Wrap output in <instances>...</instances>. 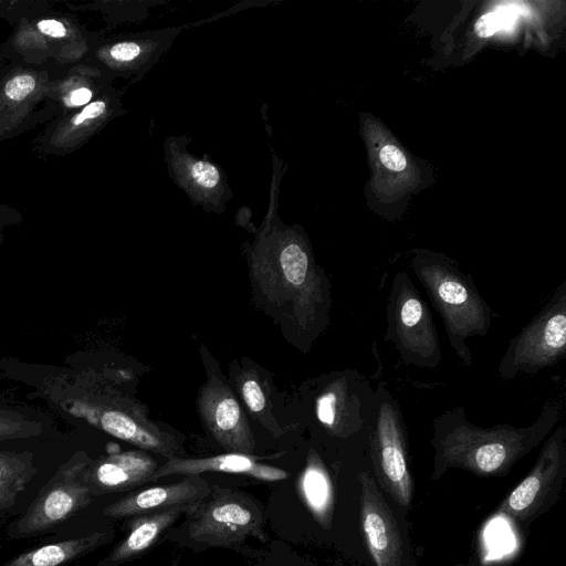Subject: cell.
I'll list each match as a JSON object with an SVG mask.
<instances>
[{"label":"cell","instance_id":"cell-21","mask_svg":"<svg viewBox=\"0 0 566 566\" xmlns=\"http://www.w3.org/2000/svg\"><path fill=\"white\" fill-rule=\"evenodd\" d=\"M238 389L249 411L256 416L260 421L261 419L266 420L268 417L265 415V395L258 380V376L253 370H249L239 376Z\"/></svg>","mask_w":566,"mask_h":566},{"label":"cell","instance_id":"cell-30","mask_svg":"<svg viewBox=\"0 0 566 566\" xmlns=\"http://www.w3.org/2000/svg\"><path fill=\"white\" fill-rule=\"evenodd\" d=\"M92 97V91L88 87L82 86L71 91L64 97V103L69 107H81L90 104Z\"/></svg>","mask_w":566,"mask_h":566},{"label":"cell","instance_id":"cell-24","mask_svg":"<svg viewBox=\"0 0 566 566\" xmlns=\"http://www.w3.org/2000/svg\"><path fill=\"white\" fill-rule=\"evenodd\" d=\"M260 557L251 566H300L297 563V556L292 557L291 547L283 545L282 543H273L270 551L260 555Z\"/></svg>","mask_w":566,"mask_h":566},{"label":"cell","instance_id":"cell-17","mask_svg":"<svg viewBox=\"0 0 566 566\" xmlns=\"http://www.w3.org/2000/svg\"><path fill=\"white\" fill-rule=\"evenodd\" d=\"M113 535L112 530L52 543L22 553L2 566H59L76 559L106 544Z\"/></svg>","mask_w":566,"mask_h":566},{"label":"cell","instance_id":"cell-1","mask_svg":"<svg viewBox=\"0 0 566 566\" xmlns=\"http://www.w3.org/2000/svg\"><path fill=\"white\" fill-rule=\"evenodd\" d=\"M563 406L562 398L545 400L535 421L522 428L507 423L482 428L470 421L461 406L446 410L432 420V478L448 469L480 476L506 475L549 436L560 420Z\"/></svg>","mask_w":566,"mask_h":566},{"label":"cell","instance_id":"cell-12","mask_svg":"<svg viewBox=\"0 0 566 566\" xmlns=\"http://www.w3.org/2000/svg\"><path fill=\"white\" fill-rule=\"evenodd\" d=\"M360 485V525L375 566H401L403 546L397 521L367 471L357 474Z\"/></svg>","mask_w":566,"mask_h":566},{"label":"cell","instance_id":"cell-3","mask_svg":"<svg viewBox=\"0 0 566 566\" xmlns=\"http://www.w3.org/2000/svg\"><path fill=\"white\" fill-rule=\"evenodd\" d=\"M418 281L424 287L444 325L451 349L465 367L473 364L467 342L485 336L494 313L478 291L471 274L443 255L419 253L411 261Z\"/></svg>","mask_w":566,"mask_h":566},{"label":"cell","instance_id":"cell-28","mask_svg":"<svg viewBox=\"0 0 566 566\" xmlns=\"http://www.w3.org/2000/svg\"><path fill=\"white\" fill-rule=\"evenodd\" d=\"M142 52V48L135 42H120L109 49V56L116 62H132Z\"/></svg>","mask_w":566,"mask_h":566},{"label":"cell","instance_id":"cell-23","mask_svg":"<svg viewBox=\"0 0 566 566\" xmlns=\"http://www.w3.org/2000/svg\"><path fill=\"white\" fill-rule=\"evenodd\" d=\"M188 175L196 186L205 190L214 189L220 184L219 170L206 160H190Z\"/></svg>","mask_w":566,"mask_h":566},{"label":"cell","instance_id":"cell-8","mask_svg":"<svg viewBox=\"0 0 566 566\" xmlns=\"http://www.w3.org/2000/svg\"><path fill=\"white\" fill-rule=\"evenodd\" d=\"M368 457L382 489L400 505H409L413 481L409 468L408 431L398 401L385 384L375 388V415Z\"/></svg>","mask_w":566,"mask_h":566},{"label":"cell","instance_id":"cell-26","mask_svg":"<svg viewBox=\"0 0 566 566\" xmlns=\"http://www.w3.org/2000/svg\"><path fill=\"white\" fill-rule=\"evenodd\" d=\"M107 105L104 101H95L75 114L69 122L71 128H82L99 119L106 112Z\"/></svg>","mask_w":566,"mask_h":566},{"label":"cell","instance_id":"cell-4","mask_svg":"<svg viewBox=\"0 0 566 566\" xmlns=\"http://www.w3.org/2000/svg\"><path fill=\"white\" fill-rule=\"evenodd\" d=\"M167 538L197 552L206 548L237 549L250 537L264 541L262 505L241 491L211 486L210 493L185 515Z\"/></svg>","mask_w":566,"mask_h":566},{"label":"cell","instance_id":"cell-18","mask_svg":"<svg viewBox=\"0 0 566 566\" xmlns=\"http://www.w3.org/2000/svg\"><path fill=\"white\" fill-rule=\"evenodd\" d=\"M300 493L314 518L325 528L333 514V490L329 474L315 450H310L306 465L298 479Z\"/></svg>","mask_w":566,"mask_h":566},{"label":"cell","instance_id":"cell-27","mask_svg":"<svg viewBox=\"0 0 566 566\" xmlns=\"http://www.w3.org/2000/svg\"><path fill=\"white\" fill-rule=\"evenodd\" d=\"M380 163L392 171H402L407 166V158L395 145L387 144L379 150Z\"/></svg>","mask_w":566,"mask_h":566},{"label":"cell","instance_id":"cell-2","mask_svg":"<svg viewBox=\"0 0 566 566\" xmlns=\"http://www.w3.org/2000/svg\"><path fill=\"white\" fill-rule=\"evenodd\" d=\"M40 396L72 417L142 450L166 459L182 458L185 453L180 441L150 422L140 406L118 391L105 374L83 370L49 377Z\"/></svg>","mask_w":566,"mask_h":566},{"label":"cell","instance_id":"cell-15","mask_svg":"<svg viewBox=\"0 0 566 566\" xmlns=\"http://www.w3.org/2000/svg\"><path fill=\"white\" fill-rule=\"evenodd\" d=\"M205 472H222L254 478L265 482H276L290 476L286 471L262 463L253 454L228 452L208 458H171L159 465L150 481L169 475H193Z\"/></svg>","mask_w":566,"mask_h":566},{"label":"cell","instance_id":"cell-25","mask_svg":"<svg viewBox=\"0 0 566 566\" xmlns=\"http://www.w3.org/2000/svg\"><path fill=\"white\" fill-rule=\"evenodd\" d=\"M35 78L30 74H19L10 78L6 86V96L11 101H21L35 90Z\"/></svg>","mask_w":566,"mask_h":566},{"label":"cell","instance_id":"cell-5","mask_svg":"<svg viewBox=\"0 0 566 566\" xmlns=\"http://www.w3.org/2000/svg\"><path fill=\"white\" fill-rule=\"evenodd\" d=\"M386 322L384 340L395 346L405 364L422 369H434L440 365L442 350L433 315L405 271L392 277Z\"/></svg>","mask_w":566,"mask_h":566},{"label":"cell","instance_id":"cell-7","mask_svg":"<svg viewBox=\"0 0 566 566\" xmlns=\"http://www.w3.org/2000/svg\"><path fill=\"white\" fill-rule=\"evenodd\" d=\"M566 356V281L553 292L534 317L514 336L503 354L497 377L533 376Z\"/></svg>","mask_w":566,"mask_h":566},{"label":"cell","instance_id":"cell-6","mask_svg":"<svg viewBox=\"0 0 566 566\" xmlns=\"http://www.w3.org/2000/svg\"><path fill=\"white\" fill-rule=\"evenodd\" d=\"M314 415L328 438L367 451L375 415V388L356 369L334 371L319 382Z\"/></svg>","mask_w":566,"mask_h":566},{"label":"cell","instance_id":"cell-9","mask_svg":"<svg viewBox=\"0 0 566 566\" xmlns=\"http://www.w3.org/2000/svg\"><path fill=\"white\" fill-rule=\"evenodd\" d=\"M91 462L85 451H77L63 463L25 513L8 527L9 536L23 538L39 535L86 507L93 500L86 482Z\"/></svg>","mask_w":566,"mask_h":566},{"label":"cell","instance_id":"cell-14","mask_svg":"<svg viewBox=\"0 0 566 566\" xmlns=\"http://www.w3.org/2000/svg\"><path fill=\"white\" fill-rule=\"evenodd\" d=\"M158 463L144 451L109 453L92 460L86 482L93 496L135 489L150 479Z\"/></svg>","mask_w":566,"mask_h":566},{"label":"cell","instance_id":"cell-11","mask_svg":"<svg viewBox=\"0 0 566 566\" xmlns=\"http://www.w3.org/2000/svg\"><path fill=\"white\" fill-rule=\"evenodd\" d=\"M208 367V380L198 395V410L206 428L227 451L253 454L255 440L242 407L221 375Z\"/></svg>","mask_w":566,"mask_h":566},{"label":"cell","instance_id":"cell-13","mask_svg":"<svg viewBox=\"0 0 566 566\" xmlns=\"http://www.w3.org/2000/svg\"><path fill=\"white\" fill-rule=\"evenodd\" d=\"M210 490L209 483L199 474L186 475L176 483L132 492L107 505L103 514L114 518L133 517L174 506L196 504L203 500Z\"/></svg>","mask_w":566,"mask_h":566},{"label":"cell","instance_id":"cell-16","mask_svg":"<svg viewBox=\"0 0 566 566\" xmlns=\"http://www.w3.org/2000/svg\"><path fill=\"white\" fill-rule=\"evenodd\" d=\"M196 504H186L133 516L127 535L95 566H119L145 554Z\"/></svg>","mask_w":566,"mask_h":566},{"label":"cell","instance_id":"cell-20","mask_svg":"<svg viewBox=\"0 0 566 566\" xmlns=\"http://www.w3.org/2000/svg\"><path fill=\"white\" fill-rule=\"evenodd\" d=\"M42 431V422L19 411L0 408V441L36 437Z\"/></svg>","mask_w":566,"mask_h":566},{"label":"cell","instance_id":"cell-31","mask_svg":"<svg viewBox=\"0 0 566 566\" xmlns=\"http://www.w3.org/2000/svg\"><path fill=\"white\" fill-rule=\"evenodd\" d=\"M501 566H512V565H501Z\"/></svg>","mask_w":566,"mask_h":566},{"label":"cell","instance_id":"cell-32","mask_svg":"<svg viewBox=\"0 0 566 566\" xmlns=\"http://www.w3.org/2000/svg\"><path fill=\"white\" fill-rule=\"evenodd\" d=\"M171 566H179L178 564L171 565Z\"/></svg>","mask_w":566,"mask_h":566},{"label":"cell","instance_id":"cell-19","mask_svg":"<svg viewBox=\"0 0 566 566\" xmlns=\"http://www.w3.org/2000/svg\"><path fill=\"white\" fill-rule=\"evenodd\" d=\"M35 473L31 452L0 450V511L14 504Z\"/></svg>","mask_w":566,"mask_h":566},{"label":"cell","instance_id":"cell-22","mask_svg":"<svg viewBox=\"0 0 566 566\" xmlns=\"http://www.w3.org/2000/svg\"><path fill=\"white\" fill-rule=\"evenodd\" d=\"M515 15L510 10L500 9L483 14L475 23L474 31L480 38H489L512 24Z\"/></svg>","mask_w":566,"mask_h":566},{"label":"cell","instance_id":"cell-10","mask_svg":"<svg viewBox=\"0 0 566 566\" xmlns=\"http://www.w3.org/2000/svg\"><path fill=\"white\" fill-rule=\"evenodd\" d=\"M566 478V429L558 426L543 441L527 475L507 494L497 514L517 525L532 523L557 500Z\"/></svg>","mask_w":566,"mask_h":566},{"label":"cell","instance_id":"cell-29","mask_svg":"<svg viewBox=\"0 0 566 566\" xmlns=\"http://www.w3.org/2000/svg\"><path fill=\"white\" fill-rule=\"evenodd\" d=\"M38 30L45 35L54 39H61L66 36V27L55 19H43L36 23Z\"/></svg>","mask_w":566,"mask_h":566}]
</instances>
